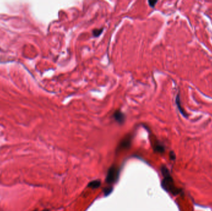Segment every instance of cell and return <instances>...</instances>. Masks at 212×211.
<instances>
[{
  "label": "cell",
  "mask_w": 212,
  "mask_h": 211,
  "mask_svg": "<svg viewBox=\"0 0 212 211\" xmlns=\"http://www.w3.org/2000/svg\"><path fill=\"white\" fill-rule=\"evenodd\" d=\"M161 172H162L164 177V179L162 181V186L163 188L173 195H177L180 194L182 191L175 186L173 179L171 175H170L167 167H166L165 166H163L161 167Z\"/></svg>",
  "instance_id": "6da1fadb"
},
{
  "label": "cell",
  "mask_w": 212,
  "mask_h": 211,
  "mask_svg": "<svg viewBox=\"0 0 212 211\" xmlns=\"http://www.w3.org/2000/svg\"><path fill=\"white\" fill-rule=\"evenodd\" d=\"M118 177V170L116 167H111L108 171L106 181L109 184L116 182Z\"/></svg>",
  "instance_id": "7a4b0ae2"
},
{
  "label": "cell",
  "mask_w": 212,
  "mask_h": 211,
  "mask_svg": "<svg viewBox=\"0 0 212 211\" xmlns=\"http://www.w3.org/2000/svg\"><path fill=\"white\" fill-rule=\"evenodd\" d=\"M114 118L119 123H122L125 120V115L120 110H117L114 112Z\"/></svg>",
  "instance_id": "3957f363"
},
{
  "label": "cell",
  "mask_w": 212,
  "mask_h": 211,
  "mask_svg": "<svg viewBox=\"0 0 212 211\" xmlns=\"http://www.w3.org/2000/svg\"><path fill=\"white\" fill-rule=\"evenodd\" d=\"M176 103L177 104V108L179 109V112H181V113L182 114V115L184 117L187 118V114L186 113V112L184 110V109L182 108V107H181V100H180V95H179V94H178L176 96Z\"/></svg>",
  "instance_id": "277c9868"
},
{
  "label": "cell",
  "mask_w": 212,
  "mask_h": 211,
  "mask_svg": "<svg viewBox=\"0 0 212 211\" xmlns=\"http://www.w3.org/2000/svg\"><path fill=\"white\" fill-rule=\"evenodd\" d=\"M100 185V181L99 180H94L89 183L88 186L93 189H96L99 188Z\"/></svg>",
  "instance_id": "5b68a950"
},
{
  "label": "cell",
  "mask_w": 212,
  "mask_h": 211,
  "mask_svg": "<svg viewBox=\"0 0 212 211\" xmlns=\"http://www.w3.org/2000/svg\"><path fill=\"white\" fill-rule=\"evenodd\" d=\"M130 139H124L121 144L122 147H123V148H127V147L130 145Z\"/></svg>",
  "instance_id": "8992f818"
},
{
  "label": "cell",
  "mask_w": 212,
  "mask_h": 211,
  "mask_svg": "<svg viewBox=\"0 0 212 211\" xmlns=\"http://www.w3.org/2000/svg\"><path fill=\"white\" fill-rule=\"evenodd\" d=\"M103 30H104V29H103V28H102V29H96V30H94L93 32V33L94 36V37H98V36H99L101 34L103 33Z\"/></svg>",
  "instance_id": "52a82bcc"
},
{
  "label": "cell",
  "mask_w": 212,
  "mask_h": 211,
  "mask_svg": "<svg viewBox=\"0 0 212 211\" xmlns=\"http://www.w3.org/2000/svg\"><path fill=\"white\" fill-rule=\"evenodd\" d=\"M155 150L156 151H158V152H163L164 150V147L162 146L161 145L158 144V145H156Z\"/></svg>",
  "instance_id": "ba28073f"
},
{
  "label": "cell",
  "mask_w": 212,
  "mask_h": 211,
  "mask_svg": "<svg viewBox=\"0 0 212 211\" xmlns=\"http://www.w3.org/2000/svg\"><path fill=\"white\" fill-rule=\"evenodd\" d=\"M169 155H170V159L171 160H174L175 159H176V154H175V153L173 152V151H171V152H170Z\"/></svg>",
  "instance_id": "9c48e42d"
},
{
  "label": "cell",
  "mask_w": 212,
  "mask_h": 211,
  "mask_svg": "<svg viewBox=\"0 0 212 211\" xmlns=\"http://www.w3.org/2000/svg\"><path fill=\"white\" fill-rule=\"evenodd\" d=\"M157 1H148V3H149V4H150V6H151V7H154V5H155V4H156V3H157Z\"/></svg>",
  "instance_id": "30bf717a"
},
{
  "label": "cell",
  "mask_w": 212,
  "mask_h": 211,
  "mask_svg": "<svg viewBox=\"0 0 212 211\" xmlns=\"http://www.w3.org/2000/svg\"><path fill=\"white\" fill-rule=\"evenodd\" d=\"M111 190H112V188H107V189H106V190H105V194H109V193H110V192L112 191Z\"/></svg>",
  "instance_id": "8fae6325"
},
{
  "label": "cell",
  "mask_w": 212,
  "mask_h": 211,
  "mask_svg": "<svg viewBox=\"0 0 212 211\" xmlns=\"http://www.w3.org/2000/svg\"><path fill=\"white\" fill-rule=\"evenodd\" d=\"M34 211H37V210H34ZM42 211H48V210H42Z\"/></svg>",
  "instance_id": "7c38bea8"
}]
</instances>
